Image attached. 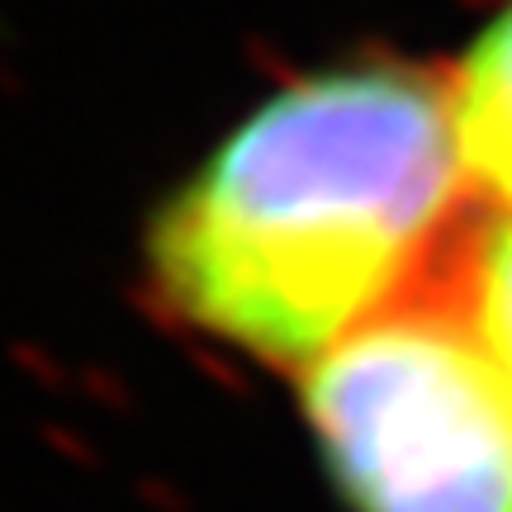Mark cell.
Listing matches in <instances>:
<instances>
[{
	"instance_id": "6da1fadb",
	"label": "cell",
	"mask_w": 512,
	"mask_h": 512,
	"mask_svg": "<svg viewBox=\"0 0 512 512\" xmlns=\"http://www.w3.org/2000/svg\"><path fill=\"white\" fill-rule=\"evenodd\" d=\"M446 76L366 62L256 105L147 228V280L181 328L309 370L451 285L479 223Z\"/></svg>"
},
{
	"instance_id": "7a4b0ae2",
	"label": "cell",
	"mask_w": 512,
	"mask_h": 512,
	"mask_svg": "<svg viewBox=\"0 0 512 512\" xmlns=\"http://www.w3.org/2000/svg\"><path fill=\"white\" fill-rule=\"evenodd\" d=\"M351 512H512V375L441 290L299 370Z\"/></svg>"
},
{
	"instance_id": "3957f363",
	"label": "cell",
	"mask_w": 512,
	"mask_h": 512,
	"mask_svg": "<svg viewBox=\"0 0 512 512\" xmlns=\"http://www.w3.org/2000/svg\"><path fill=\"white\" fill-rule=\"evenodd\" d=\"M465 176L484 209H512V0L484 19L446 72Z\"/></svg>"
},
{
	"instance_id": "277c9868",
	"label": "cell",
	"mask_w": 512,
	"mask_h": 512,
	"mask_svg": "<svg viewBox=\"0 0 512 512\" xmlns=\"http://www.w3.org/2000/svg\"><path fill=\"white\" fill-rule=\"evenodd\" d=\"M446 294L512 375V209H484L460 247Z\"/></svg>"
}]
</instances>
